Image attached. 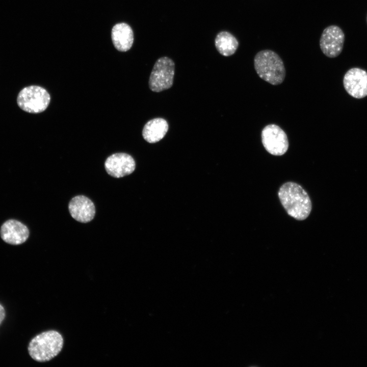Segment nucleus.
Wrapping results in <instances>:
<instances>
[{"instance_id": "f03ea898", "label": "nucleus", "mask_w": 367, "mask_h": 367, "mask_svg": "<svg viewBox=\"0 0 367 367\" xmlns=\"http://www.w3.org/2000/svg\"><path fill=\"white\" fill-rule=\"evenodd\" d=\"M254 66L259 77L271 85H279L285 78L286 71L283 61L272 50L258 51L254 58Z\"/></svg>"}, {"instance_id": "dca6fc26", "label": "nucleus", "mask_w": 367, "mask_h": 367, "mask_svg": "<svg viewBox=\"0 0 367 367\" xmlns=\"http://www.w3.org/2000/svg\"><path fill=\"white\" fill-rule=\"evenodd\" d=\"M366 22H367V16H366Z\"/></svg>"}, {"instance_id": "9d476101", "label": "nucleus", "mask_w": 367, "mask_h": 367, "mask_svg": "<svg viewBox=\"0 0 367 367\" xmlns=\"http://www.w3.org/2000/svg\"><path fill=\"white\" fill-rule=\"evenodd\" d=\"M68 209L71 217L81 223L91 221L95 215V207L93 202L84 195H78L72 198L69 203Z\"/></svg>"}, {"instance_id": "f8f14e48", "label": "nucleus", "mask_w": 367, "mask_h": 367, "mask_svg": "<svg viewBox=\"0 0 367 367\" xmlns=\"http://www.w3.org/2000/svg\"><path fill=\"white\" fill-rule=\"evenodd\" d=\"M111 37L115 47L120 51H126L132 47L134 42V33L127 23L121 22L112 28Z\"/></svg>"}, {"instance_id": "2eb2a0df", "label": "nucleus", "mask_w": 367, "mask_h": 367, "mask_svg": "<svg viewBox=\"0 0 367 367\" xmlns=\"http://www.w3.org/2000/svg\"><path fill=\"white\" fill-rule=\"evenodd\" d=\"M6 312L4 307L0 304V325L5 318Z\"/></svg>"}, {"instance_id": "20e7f679", "label": "nucleus", "mask_w": 367, "mask_h": 367, "mask_svg": "<svg viewBox=\"0 0 367 367\" xmlns=\"http://www.w3.org/2000/svg\"><path fill=\"white\" fill-rule=\"evenodd\" d=\"M50 100L48 92L43 88L30 86L23 88L18 93L17 103L25 112L37 114L44 111Z\"/></svg>"}, {"instance_id": "0eeeda50", "label": "nucleus", "mask_w": 367, "mask_h": 367, "mask_svg": "<svg viewBox=\"0 0 367 367\" xmlns=\"http://www.w3.org/2000/svg\"><path fill=\"white\" fill-rule=\"evenodd\" d=\"M345 34L342 29L336 25L326 27L320 39V47L327 57L334 58L342 53L345 42Z\"/></svg>"}, {"instance_id": "4468645a", "label": "nucleus", "mask_w": 367, "mask_h": 367, "mask_svg": "<svg viewBox=\"0 0 367 367\" xmlns=\"http://www.w3.org/2000/svg\"><path fill=\"white\" fill-rule=\"evenodd\" d=\"M215 45L218 51L226 57L233 55L237 51L239 43L237 39L230 32L221 31L216 36Z\"/></svg>"}, {"instance_id": "7ed1b4c3", "label": "nucleus", "mask_w": 367, "mask_h": 367, "mask_svg": "<svg viewBox=\"0 0 367 367\" xmlns=\"http://www.w3.org/2000/svg\"><path fill=\"white\" fill-rule=\"evenodd\" d=\"M63 338L57 331L43 332L33 337L28 346V352L34 360L38 362L48 361L56 357L61 351Z\"/></svg>"}, {"instance_id": "423d86ee", "label": "nucleus", "mask_w": 367, "mask_h": 367, "mask_svg": "<svg viewBox=\"0 0 367 367\" xmlns=\"http://www.w3.org/2000/svg\"><path fill=\"white\" fill-rule=\"evenodd\" d=\"M261 137L262 144L269 153L280 156L286 152L289 146L287 136L278 125H266L261 131Z\"/></svg>"}, {"instance_id": "1a4fd4ad", "label": "nucleus", "mask_w": 367, "mask_h": 367, "mask_svg": "<svg viewBox=\"0 0 367 367\" xmlns=\"http://www.w3.org/2000/svg\"><path fill=\"white\" fill-rule=\"evenodd\" d=\"M104 167L107 172L115 178H120L132 173L136 167L133 158L125 153H116L106 160Z\"/></svg>"}, {"instance_id": "6e6552de", "label": "nucleus", "mask_w": 367, "mask_h": 367, "mask_svg": "<svg viewBox=\"0 0 367 367\" xmlns=\"http://www.w3.org/2000/svg\"><path fill=\"white\" fill-rule=\"evenodd\" d=\"M343 84L352 97L360 99L367 96V72L360 68L350 69L345 73Z\"/></svg>"}, {"instance_id": "f257e3e1", "label": "nucleus", "mask_w": 367, "mask_h": 367, "mask_svg": "<svg viewBox=\"0 0 367 367\" xmlns=\"http://www.w3.org/2000/svg\"><path fill=\"white\" fill-rule=\"evenodd\" d=\"M279 200L291 217L298 220H303L309 215L312 204L307 193L297 183L287 182L282 185L278 191Z\"/></svg>"}, {"instance_id": "9b49d317", "label": "nucleus", "mask_w": 367, "mask_h": 367, "mask_svg": "<svg viewBox=\"0 0 367 367\" xmlns=\"http://www.w3.org/2000/svg\"><path fill=\"white\" fill-rule=\"evenodd\" d=\"M0 232L3 240L11 245L23 243L29 235L28 227L20 222L13 219L6 221L1 226Z\"/></svg>"}, {"instance_id": "ddd939ff", "label": "nucleus", "mask_w": 367, "mask_h": 367, "mask_svg": "<svg viewBox=\"0 0 367 367\" xmlns=\"http://www.w3.org/2000/svg\"><path fill=\"white\" fill-rule=\"evenodd\" d=\"M168 130L167 121L162 118H156L148 121L144 126L142 136L150 143L159 142L162 139Z\"/></svg>"}, {"instance_id": "39448f33", "label": "nucleus", "mask_w": 367, "mask_h": 367, "mask_svg": "<svg viewBox=\"0 0 367 367\" xmlns=\"http://www.w3.org/2000/svg\"><path fill=\"white\" fill-rule=\"evenodd\" d=\"M175 64L167 57H163L155 62L151 72L149 86L151 91L161 92L171 88L173 85Z\"/></svg>"}]
</instances>
